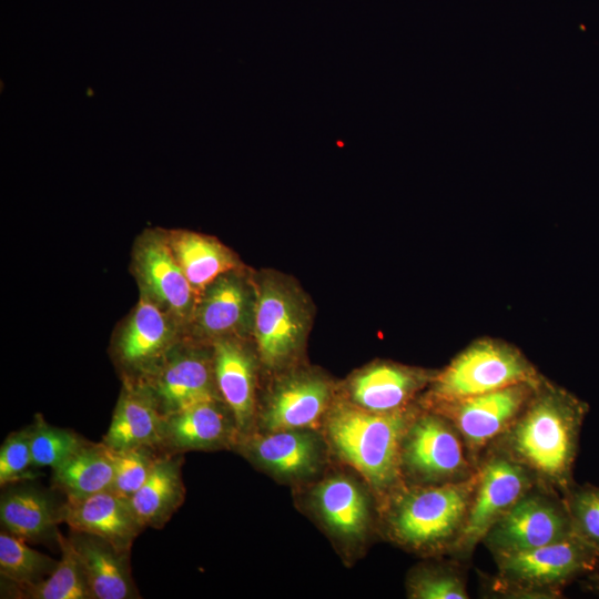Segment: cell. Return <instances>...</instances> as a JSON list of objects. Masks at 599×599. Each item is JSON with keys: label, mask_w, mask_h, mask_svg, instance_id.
<instances>
[{"label": "cell", "mask_w": 599, "mask_h": 599, "mask_svg": "<svg viewBox=\"0 0 599 599\" xmlns=\"http://www.w3.org/2000/svg\"><path fill=\"white\" fill-rule=\"evenodd\" d=\"M588 405L542 380L509 428L493 444L565 496L575 485L573 464Z\"/></svg>", "instance_id": "1"}, {"label": "cell", "mask_w": 599, "mask_h": 599, "mask_svg": "<svg viewBox=\"0 0 599 599\" xmlns=\"http://www.w3.org/2000/svg\"><path fill=\"white\" fill-rule=\"evenodd\" d=\"M416 409L372 413L345 400L333 403L322 428L329 451L354 468L382 497L403 484L400 445Z\"/></svg>", "instance_id": "2"}, {"label": "cell", "mask_w": 599, "mask_h": 599, "mask_svg": "<svg viewBox=\"0 0 599 599\" xmlns=\"http://www.w3.org/2000/svg\"><path fill=\"white\" fill-rule=\"evenodd\" d=\"M477 481L440 485H402L390 496L385 514L389 537L419 554L449 551L464 527Z\"/></svg>", "instance_id": "3"}, {"label": "cell", "mask_w": 599, "mask_h": 599, "mask_svg": "<svg viewBox=\"0 0 599 599\" xmlns=\"http://www.w3.org/2000/svg\"><path fill=\"white\" fill-rule=\"evenodd\" d=\"M497 590L520 598H556L578 579L593 575L599 551L576 535L530 550L496 555Z\"/></svg>", "instance_id": "4"}, {"label": "cell", "mask_w": 599, "mask_h": 599, "mask_svg": "<svg viewBox=\"0 0 599 599\" xmlns=\"http://www.w3.org/2000/svg\"><path fill=\"white\" fill-rule=\"evenodd\" d=\"M541 382V376L517 348L486 338L469 345L434 375L426 403L429 406L454 402L520 383Z\"/></svg>", "instance_id": "5"}, {"label": "cell", "mask_w": 599, "mask_h": 599, "mask_svg": "<svg viewBox=\"0 0 599 599\" xmlns=\"http://www.w3.org/2000/svg\"><path fill=\"white\" fill-rule=\"evenodd\" d=\"M476 470L448 418L427 407L415 412L400 445L403 480L417 486L440 485L468 479Z\"/></svg>", "instance_id": "6"}, {"label": "cell", "mask_w": 599, "mask_h": 599, "mask_svg": "<svg viewBox=\"0 0 599 599\" xmlns=\"http://www.w3.org/2000/svg\"><path fill=\"white\" fill-rule=\"evenodd\" d=\"M537 483L526 466L494 444L478 461L466 520L448 552L469 557L490 528Z\"/></svg>", "instance_id": "7"}, {"label": "cell", "mask_w": 599, "mask_h": 599, "mask_svg": "<svg viewBox=\"0 0 599 599\" xmlns=\"http://www.w3.org/2000/svg\"><path fill=\"white\" fill-rule=\"evenodd\" d=\"M253 335L260 361L270 369H282L301 353L309 325L305 298L295 285L271 274L255 287Z\"/></svg>", "instance_id": "8"}, {"label": "cell", "mask_w": 599, "mask_h": 599, "mask_svg": "<svg viewBox=\"0 0 599 599\" xmlns=\"http://www.w3.org/2000/svg\"><path fill=\"white\" fill-rule=\"evenodd\" d=\"M575 535L564 497L538 481L487 532L496 555L530 550Z\"/></svg>", "instance_id": "9"}, {"label": "cell", "mask_w": 599, "mask_h": 599, "mask_svg": "<svg viewBox=\"0 0 599 599\" xmlns=\"http://www.w3.org/2000/svg\"><path fill=\"white\" fill-rule=\"evenodd\" d=\"M538 386L520 383L481 395L429 405L427 408L444 415L454 424L470 461L477 468L483 449L509 428Z\"/></svg>", "instance_id": "10"}, {"label": "cell", "mask_w": 599, "mask_h": 599, "mask_svg": "<svg viewBox=\"0 0 599 599\" xmlns=\"http://www.w3.org/2000/svg\"><path fill=\"white\" fill-rule=\"evenodd\" d=\"M237 444L254 466L287 484L315 479L329 451L324 435L311 428L252 433Z\"/></svg>", "instance_id": "11"}, {"label": "cell", "mask_w": 599, "mask_h": 599, "mask_svg": "<svg viewBox=\"0 0 599 599\" xmlns=\"http://www.w3.org/2000/svg\"><path fill=\"white\" fill-rule=\"evenodd\" d=\"M308 506L334 540L353 548L372 531L373 505L369 491L346 473H333L315 483Z\"/></svg>", "instance_id": "12"}, {"label": "cell", "mask_w": 599, "mask_h": 599, "mask_svg": "<svg viewBox=\"0 0 599 599\" xmlns=\"http://www.w3.org/2000/svg\"><path fill=\"white\" fill-rule=\"evenodd\" d=\"M333 386L315 372H295L278 379L256 416L260 433L319 429L333 402Z\"/></svg>", "instance_id": "13"}, {"label": "cell", "mask_w": 599, "mask_h": 599, "mask_svg": "<svg viewBox=\"0 0 599 599\" xmlns=\"http://www.w3.org/2000/svg\"><path fill=\"white\" fill-rule=\"evenodd\" d=\"M433 377L424 369L390 362L373 363L349 377L343 400L372 413L403 410Z\"/></svg>", "instance_id": "14"}, {"label": "cell", "mask_w": 599, "mask_h": 599, "mask_svg": "<svg viewBox=\"0 0 599 599\" xmlns=\"http://www.w3.org/2000/svg\"><path fill=\"white\" fill-rule=\"evenodd\" d=\"M255 297V287L235 270L221 275L196 302L192 316L196 331L215 341L252 329Z\"/></svg>", "instance_id": "15"}, {"label": "cell", "mask_w": 599, "mask_h": 599, "mask_svg": "<svg viewBox=\"0 0 599 599\" xmlns=\"http://www.w3.org/2000/svg\"><path fill=\"white\" fill-rule=\"evenodd\" d=\"M212 359L217 393L233 415L240 440L253 433L257 416L256 358L236 338L223 337L214 341Z\"/></svg>", "instance_id": "16"}, {"label": "cell", "mask_w": 599, "mask_h": 599, "mask_svg": "<svg viewBox=\"0 0 599 599\" xmlns=\"http://www.w3.org/2000/svg\"><path fill=\"white\" fill-rule=\"evenodd\" d=\"M60 517L72 530L103 539L116 550L128 552L142 526L128 499L111 489L81 499H68Z\"/></svg>", "instance_id": "17"}, {"label": "cell", "mask_w": 599, "mask_h": 599, "mask_svg": "<svg viewBox=\"0 0 599 599\" xmlns=\"http://www.w3.org/2000/svg\"><path fill=\"white\" fill-rule=\"evenodd\" d=\"M237 440L233 415L219 398L193 404L164 417L163 443L179 451L220 449Z\"/></svg>", "instance_id": "18"}, {"label": "cell", "mask_w": 599, "mask_h": 599, "mask_svg": "<svg viewBox=\"0 0 599 599\" xmlns=\"http://www.w3.org/2000/svg\"><path fill=\"white\" fill-rule=\"evenodd\" d=\"M138 271L146 290L180 318L193 316L196 295L166 240L148 237L136 253Z\"/></svg>", "instance_id": "19"}, {"label": "cell", "mask_w": 599, "mask_h": 599, "mask_svg": "<svg viewBox=\"0 0 599 599\" xmlns=\"http://www.w3.org/2000/svg\"><path fill=\"white\" fill-rule=\"evenodd\" d=\"M216 390L213 359L195 352L171 358L161 369L155 384L156 398L164 417L193 404L217 399Z\"/></svg>", "instance_id": "20"}, {"label": "cell", "mask_w": 599, "mask_h": 599, "mask_svg": "<svg viewBox=\"0 0 599 599\" xmlns=\"http://www.w3.org/2000/svg\"><path fill=\"white\" fill-rule=\"evenodd\" d=\"M164 416L146 392L126 388L121 394L103 444L120 451L163 443Z\"/></svg>", "instance_id": "21"}, {"label": "cell", "mask_w": 599, "mask_h": 599, "mask_svg": "<svg viewBox=\"0 0 599 599\" xmlns=\"http://www.w3.org/2000/svg\"><path fill=\"white\" fill-rule=\"evenodd\" d=\"M81 560L94 599L136 597L126 552L116 550L101 538L78 532L70 538Z\"/></svg>", "instance_id": "22"}, {"label": "cell", "mask_w": 599, "mask_h": 599, "mask_svg": "<svg viewBox=\"0 0 599 599\" xmlns=\"http://www.w3.org/2000/svg\"><path fill=\"white\" fill-rule=\"evenodd\" d=\"M166 241L197 294L221 275L234 271L237 266L230 250L212 237L180 231L171 233Z\"/></svg>", "instance_id": "23"}, {"label": "cell", "mask_w": 599, "mask_h": 599, "mask_svg": "<svg viewBox=\"0 0 599 599\" xmlns=\"http://www.w3.org/2000/svg\"><path fill=\"white\" fill-rule=\"evenodd\" d=\"M183 497L180 460L158 458L146 481L128 501L142 527H159L173 515Z\"/></svg>", "instance_id": "24"}, {"label": "cell", "mask_w": 599, "mask_h": 599, "mask_svg": "<svg viewBox=\"0 0 599 599\" xmlns=\"http://www.w3.org/2000/svg\"><path fill=\"white\" fill-rule=\"evenodd\" d=\"M114 478V464L104 445H83L77 453L53 468V483L68 499H81L109 490Z\"/></svg>", "instance_id": "25"}, {"label": "cell", "mask_w": 599, "mask_h": 599, "mask_svg": "<svg viewBox=\"0 0 599 599\" xmlns=\"http://www.w3.org/2000/svg\"><path fill=\"white\" fill-rule=\"evenodd\" d=\"M0 519L10 534L26 541H38L54 531L61 517L48 496L37 489L21 488L2 496Z\"/></svg>", "instance_id": "26"}, {"label": "cell", "mask_w": 599, "mask_h": 599, "mask_svg": "<svg viewBox=\"0 0 599 599\" xmlns=\"http://www.w3.org/2000/svg\"><path fill=\"white\" fill-rule=\"evenodd\" d=\"M172 331L165 314L148 298L134 309L119 341L120 356L129 365L155 359L170 344Z\"/></svg>", "instance_id": "27"}, {"label": "cell", "mask_w": 599, "mask_h": 599, "mask_svg": "<svg viewBox=\"0 0 599 599\" xmlns=\"http://www.w3.org/2000/svg\"><path fill=\"white\" fill-rule=\"evenodd\" d=\"M61 559L55 569L34 586L22 588L20 595L32 599L93 598L79 555L71 541L57 531Z\"/></svg>", "instance_id": "28"}, {"label": "cell", "mask_w": 599, "mask_h": 599, "mask_svg": "<svg viewBox=\"0 0 599 599\" xmlns=\"http://www.w3.org/2000/svg\"><path fill=\"white\" fill-rule=\"evenodd\" d=\"M58 561L28 546L26 540L2 531L0 534V572L16 586L27 588L45 579Z\"/></svg>", "instance_id": "29"}, {"label": "cell", "mask_w": 599, "mask_h": 599, "mask_svg": "<svg viewBox=\"0 0 599 599\" xmlns=\"http://www.w3.org/2000/svg\"><path fill=\"white\" fill-rule=\"evenodd\" d=\"M407 596L413 599H467L466 582L451 566L429 565L416 568L407 580Z\"/></svg>", "instance_id": "30"}, {"label": "cell", "mask_w": 599, "mask_h": 599, "mask_svg": "<svg viewBox=\"0 0 599 599\" xmlns=\"http://www.w3.org/2000/svg\"><path fill=\"white\" fill-rule=\"evenodd\" d=\"M84 443L73 433L53 427L38 418L30 429L32 466L55 468L77 453Z\"/></svg>", "instance_id": "31"}, {"label": "cell", "mask_w": 599, "mask_h": 599, "mask_svg": "<svg viewBox=\"0 0 599 599\" xmlns=\"http://www.w3.org/2000/svg\"><path fill=\"white\" fill-rule=\"evenodd\" d=\"M562 497L573 534L599 551V487L575 484Z\"/></svg>", "instance_id": "32"}, {"label": "cell", "mask_w": 599, "mask_h": 599, "mask_svg": "<svg viewBox=\"0 0 599 599\" xmlns=\"http://www.w3.org/2000/svg\"><path fill=\"white\" fill-rule=\"evenodd\" d=\"M114 464V478L111 490L129 499L146 481L155 458L149 447H135L125 450H111Z\"/></svg>", "instance_id": "33"}, {"label": "cell", "mask_w": 599, "mask_h": 599, "mask_svg": "<svg viewBox=\"0 0 599 599\" xmlns=\"http://www.w3.org/2000/svg\"><path fill=\"white\" fill-rule=\"evenodd\" d=\"M31 465L30 429L11 434L0 449L1 486L24 477Z\"/></svg>", "instance_id": "34"}, {"label": "cell", "mask_w": 599, "mask_h": 599, "mask_svg": "<svg viewBox=\"0 0 599 599\" xmlns=\"http://www.w3.org/2000/svg\"><path fill=\"white\" fill-rule=\"evenodd\" d=\"M585 588L596 595H599V576L590 575L587 580L582 582Z\"/></svg>", "instance_id": "35"}]
</instances>
